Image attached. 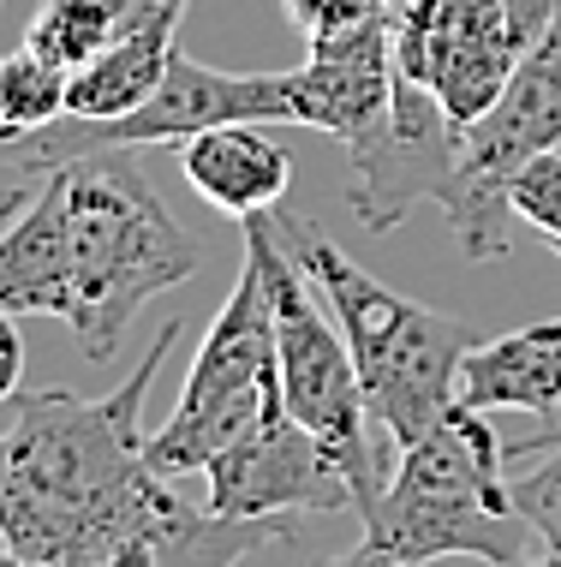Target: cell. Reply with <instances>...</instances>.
Returning a JSON list of instances; mask_svg holds the SVG:
<instances>
[{
    "mask_svg": "<svg viewBox=\"0 0 561 567\" xmlns=\"http://www.w3.org/2000/svg\"><path fill=\"white\" fill-rule=\"evenodd\" d=\"M281 401V359H276V311L263 293V269L246 257L233 293L216 311L204 347H197L186 389L156 436L144 442L149 466L162 478L209 472V460L227 454L239 436H251L263 419H276Z\"/></svg>",
    "mask_w": 561,
    "mask_h": 567,
    "instance_id": "6",
    "label": "cell"
},
{
    "mask_svg": "<svg viewBox=\"0 0 561 567\" xmlns=\"http://www.w3.org/2000/svg\"><path fill=\"white\" fill-rule=\"evenodd\" d=\"M311 567H406L401 556H394L388 544H376V538H365V544H353V549H341V556H316Z\"/></svg>",
    "mask_w": 561,
    "mask_h": 567,
    "instance_id": "23",
    "label": "cell"
},
{
    "mask_svg": "<svg viewBox=\"0 0 561 567\" xmlns=\"http://www.w3.org/2000/svg\"><path fill=\"white\" fill-rule=\"evenodd\" d=\"M394 7H406V0H388V12H394Z\"/></svg>",
    "mask_w": 561,
    "mask_h": 567,
    "instance_id": "28",
    "label": "cell"
},
{
    "mask_svg": "<svg viewBox=\"0 0 561 567\" xmlns=\"http://www.w3.org/2000/svg\"><path fill=\"white\" fill-rule=\"evenodd\" d=\"M0 567H37V561H30V556H19L12 544H0Z\"/></svg>",
    "mask_w": 561,
    "mask_h": 567,
    "instance_id": "26",
    "label": "cell"
},
{
    "mask_svg": "<svg viewBox=\"0 0 561 567\" xmlns=\"http://www.w3.org/2000/svg\"><path fill=\"white\" fill-rule=\"evenodd\" d=\"M179 174L209 209L246 221L281 209L287 186H293V156L269 137L263 126L239 120V126H209L179 144Z\"/></svg>",
    "mask_w": 561,
    "mask_h": 567,
    "instance_id": "13",
    "label": "cell"
},
{
    "mask_svg": "<svg viewBox=\"0 0 561 567\" xmlns=\"http://www.w3.org/2000/svg\"><path fill=\"white\" fill-rule=\"evenodd\" d=\"M502 12H508V24L520 30V42L532 49L543 30H550V19L561 12V0H502Z\"/></svg>",
    "mask_w": 561,
    "mask_h": 567,
    "instance_id": "22",
    "label": "cell"
},
{
    "mask_svg": "<svg viewBox=\"0 0 561 567\" xmlns=\"http://www.w3.org/2000/svg\"><path fill=\"white\" fill-rule=\"evenodd\" d=\"M269 221H276L281 245L293 251V264L311 275V287L323 293V305L335 311L346 347H353L359 382H365L371 419L394 436V449L418 442L454 401H460V364H466V352L478 347L472 323H460V317L430 311V305L383 287L305 216L269 209Z\"/></svg>",
    "mask_w": 561,
    "mask_h": 567,
    "instance_id": "3",
    "label": "cell"
},
{
    "mask_svg": "<svg viewBox=\"0 0 561 567\" xmlns=\"http://www.w3.org/2000/svg\"><path fill=\"white\" fill-rule=\"evenodd\" d=\"M346 204L371 234H394L418 204L448 209L454 179H460V126L443 114V102L413 79H401L394 120L376 137L346 150Z\"/></svg>",
    "mask_w": 561,
    "mask_h": 567,
    "instance_id": "10",
    "label": "cell"
},
{
    "mask_svg": "<svg viewBox=\"0 0 561 567\" xmlns=\"http://www.w3.org/2000/svg\"><path fill=\"white\" fill-rule=\"evenodd\" d=\"M561 442V419L550 424V431H538V436H520V442H508V454H543V449H555Z\"/></svg>",
    "mask_w": 561,
    "mask_h": 567,
    "instance_id": "24",
    "label": "cell"
},
{
    "mask_svg": "<svg viewBox=\"0 0 561 567\" xmlns=\"http://www.w3.org/2000/svg\"><path fill=\"white\" fill-rule=\"evenodd\" d=\"M508 204L526 227H538L550 245H561V150H543V156H532L513 174Z\"/></svg>",
    "mask_w": 561,
    "mask_h": 567,
    "instance_id": "19",
    "label": "cell"
},
{
    "mask_svg": "<svg viewBox=\"0 0 561 567\" xmlns=\"http://www.w3.org/2000/svg\"><path fill=\"white\" fill-rule=\"evenodd\" d=\"M555 567H561V561H555Z\"/></svg>",
    "mask_w": 561,
    "mask_h": 567,
    "instance_id": "30",
    "label": "cell"
},
{
    "mask_svg": "<svg viewBox=\"0 0 561 567\" xmlns=\"http://www.w3.org/2000/svg\"><path fill=\"white\" fill-rule=\"evenodd\" d=\"M66 84L72 72L42 60L30 42L0 54V150H19L37 132L60 126L66 120Z\"/></svg>",
    "mask_w": 561,
    "mask_h": 567,
    "instance_id": "17",
    "label": "cell"
},
{
    "mask_svg": "<svg viewBox=\"0 0 561 567\" xmlns=\"http://www.w3.org/2000/svg\"><path fill=\"white\" fill-rule=\"evenodd\" d=\"M209 502L227 519H293V514H341L359 508L346 472L329 460L293 412L263 419L251 436H239L227 454L209 460Z\"/></svg>",
    "mask_w": 561,
    "mask_h": 567,
    "instance_id": "11",
    "label": "cell"
},
{
    "mask_svg": "<svg viewBox=\"0 0 561 567\" xmlns=\"http://www.w3.org/2000/svg\"><path fill=\"white\" fill-rule=\"evenodd\" d=\"M365 538L388 544L406 567L443 556L490 567L526 561L538 538L508 502V442L496 436L490 412L454 401L418 442H406L383 502L365 519Z\"/></svg>",
    "mask_w": 561,
    "mask_h": 567,
    "instance_id": "4",
    "label": "cell"
},
{
    "mask_svg": "<svg viewBox=\"0 0 561 567\" xmlns=\"http://www.w3.org/2000/svg\"><path fill=\"white\" fill-rule=\"evenodd\" d=\"M179 12H186V0H42L24 42L42 60L79 72L102 49H114L126 30H138L149 19H179Z\"/></svg>",
    "mask_w": 561,
    "mask_h": 567,
    "instance_id": "16",
    "label": "cell"
},
{
    "mask_svg": "<svg viewBox=\"0 0 561 567\" xmlns=\"http://www.w3.org/2000/svg\"><path fill=\"white\" fill-rule=\"evenodd\" d=\"M24 389V329L12 311H0V406L19 401Z\"/></svg>",
    "mask_w": 561,
    "mask_h": 567,
    "instance_id": "21",
    "label": "cell"
},
{
    "mask_svg": "<svg viewBox=\"0 0 561 567\" xmlns=\"http://www.w3.org/2000/svg\"><path fill=\"white\" fill-rule=\"evenodd\" d=\"M287 19L299 24V37L316 42V37H341L353 24H371L388 12V0H281Z\"/></svg>",
    "mask_w": 561,
    "mask_h": 567,
    "instance_id": "20",
    "label": "cell"
},
{
    "mask_svg": "<svg viewBox=\"0 0 561 567\" xmlns=\"http://www.w3.org/2000/svg\"><path fill=\"white\" fill-rule=\"evenodd\" d=\"M186 317H168L138 371L102 401L37 389L0 419V544L37 567H179L197 549L191 508L144 454V401Z\"/></svg>",
    "mask_w": 561,
    "mask_h": 567,
    "instance_id": "1",
    "label": "cell"
},
{
    "mask_svg": "<svg viewBox=\"0 0 561 567\" xmlns=\"http://www.w3.org/2000/svg\"><path fill=\"white\" fill-rule=\"evenodd\" d=\"M174 30H179V19H149L138 30H126L114 49H102L90 66L72 72L66 120H120L156 96V84L168 79V60L179 54Z\"/></svg>",
    "mask_w": 561,
    "mask_h": 567,
    "instance_id": "15",
    "label": "cell"
},
{
    "mask_svg": "<svg viewBox=\"0 0 561 567\" xmlns=\"http://www.w3.org/2000/svg\"><path fill=\"white\" fill-rule=\"evenodd\" d=\"M60 197H66V311L60 323L90 364L120 359L132 317L149 299L191 281L204 251L168 216V204L144 179L126 150L54 162Z\"/></svg>",
    "mask_w": 561,
    "mask_h": 567,
    "instance_id": "2",
    "label": "cell"
},
{
    "mask_svg": "<svg viewBox=\"0 0 561 567\" xmlns=\"http://www.w3.org/2000/svg\"><path fill=\"white\" fill-rule=\"evenodd\" d=\"M293 90V126H316L346 150L376 137L394 120L401 72H394V12L353 24L341 37H316L305 66L287 72Z\"/></svg>",
    "mask_w": 561,
    "mask_h": 567,
    "instance_id": "12",
    "label": "cell"
},
{
    "mask_svg": "<svg viewBox=\"0 0 561 567\" xmlns=\"http://www.w3.org/2000/svg\"><path fill=\"white\" fill-rule=\"evenodd\" d=\"M269 126L287 120L293 126V90L287 72H216L191 54L168 60V79L156 96L138 102L120 120H60V126L30 137V167H54L72 156H96V150H144V144H186L209 126Z\"/></svg>",
    "mask_w": 561,
    "mask_h": 567,
    "instance_id": "8",
    "label": "cell"
},
{
    "mask_svg": "<svg viewBox=\"0 0 561 567\" xmlns=\"http://www.w3.org/2000/svg\"><path fill=\"white\" fill-rule=\"evenodd\" d=\"M555 257H561V245H555Z\"/></svg>",
    "mask_w": 561,
    "mask_h": 567,
    "instance_id": "29",
    "label": "cell"
},
{
    "mask_svg": "<svg viewBox=\"0 0 561 567\" xmlns=\"http://www.w3.org/2000/svg\"><path fill=\"white\" fill-rule=\"evenodd\" d=\"M520 54L526 42L508 24L502 0H406V7H394V72L430 90L460 132L502 96Z\"/></svg>",
    "mask_w": 561,
    "mask_h": 567,
    "instance_id": "9",
    "label": "cell"
},
{
    "mask_svg": "<svg viewBox=\"0 0 561 567\" xmlns=\"http://www.w3.org/2000/svg\"><path fill=\"white\" fill-rule=\"evenodd\" d=\"M508 567H555L550 556H526V561H508Z\"/></svg>",
    "mask_w": 561,
    "mask_h": 567,
    "instance_id": "27",
    "label": "cell"
},
{
    "mask_svg": "<svg viewBox=\"0 0 561 567\" xmlns=\"http://www.w3.org/2000/svg\"><path fill=\"white\" fill-rule=\"evenodd\" d=\"M508 502H513V514L532 526V538H538L543 556L561 561V442H555V449H543V460L532 472H513V478H508Z\"/></svg>",
    "mask_w": 561,
    "mask_h": 567,
    "instance_id": "18",
    "label": "cell"
},
{
    "mask_svg": "<svg viewBox=\"0 0 561 567\" xmlns=\"http://www.w3.org/2000/svg\"><path fill=\"white\" fill-rule=\"evenodd\" d=\"M246 257L263 269V293L276 311V359H281V401L305 431L329 449V460L346 472L359 502V519L376 514L383 489L394 478V436L371 419L365 406V382H359L353 347L335 323V311L323 305V293L311 287V275L293 264V251L281 245L269 216H246Z\"/></svg>",
    "mask_w": 561,
    "mask_h": 567,
    "instance_id": "5",
    "label": "cell"
},
{
    "mask_svg": "<svg viewBox=\"0 0 561 567\" xmlns=\"http://www.w3.org/2000/svg\"><path fill=\"white\" fill-rule=\"evenodd\" d=\"M460 406L478 412H561V317L478 341L460 364Z\"/></svg>",
    "mask_w": 561,
    "mask_h": 567,
    "instance_id": "14",
    "label": "cell"
},
{
    "mask_svg": "<svg viewBox=\"0 0 561 567\" xmlns=\"http://www.w3.org/2000/svg\"><path fill=\"white\" fill-rule=\"evenodd\" d=\"M24 204H30V192H19V186H7V192H0V216H19Z\"/></svg>",
    "mask_w": 561,
    "mask_h": 567,
    "instance_id": "25",
    "label": "cell"
},
{
    "mask_svg": "<svg viewBox=\"0 0 561 567\" xmlns=\"http://www.w3.org/2000/svg\"><path fill=\"white\" fill-rule=\"evenodd\" d=\"M543 150H561V12L520 54L502 96L460 132V179L443 216L466 264H496L513 245L520 216L508 204V186Z\"/></svg>",
    "mask_w": 561,
    "mask_h": 567,
    "instance_id": "7",
    "label": "cell"
}]
</instances>
